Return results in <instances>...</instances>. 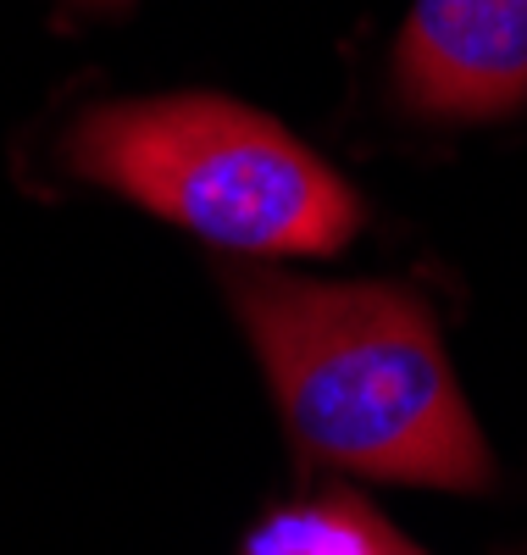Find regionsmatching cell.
Segmentation results:
<instances>
[{
	"label": "cell",
	"instance_id": "6da1fadb",
	"mask_svg": "<svg viewBox=\"0 0 527 555\" xmlns=\"http://www.w3.org/2000/svg\"><path fill=\"white\" fill-rule=\"evenodd\" d=\"M228 295L311 461L427 489L494 478L439 322L411 289L233 272Z\"/></svg>",
	"mask_w": 527,
	"mask_h": 555
},
{
	"label": "cell",
	"instance_id": "7a4b0ae2",
	"mask_svg": "<svg viewBox=\"0 0 527 555\" xmlns=\"http://www.w3.org/2000/svg\"><path fill=\"white\" fill-rule=\"evenodd\" d=\"M89 183L250 256H333L361 228V201L290 128L217 95L123 101L67 133Z\"/></svg>",
	"mask_w": 527,
	"mask_h": 555
},
{
	"label": "cell",
	"instance_id": "3957f363",
	"mask_svg": "<svg viewBox=\"0 0 527 555\" xmlns=\"http://www.w3.org/2000/svg\"><path fill=\"white\" fill-rule=\"evenodd\" d=\"M395 78L416 117H511L527 106V0H416Z\"/></svg>",
	"mask_w": 527,
	"mask_h": 555
},
{
	"label": "cell",
	"instance_id": "277c9868",
	"mask_svg": "<svg viewBox=\"0 0 527 555\" xmlns=\"http://www.w3.org/2000/svg\"><path fill=\"white\" fill-rule=\"evenodd\" d=\"M377 512L356 494H327L295 512H278L256 528L245 555H372Z\"/></svg>",
	"mask_w": 527,
	"mask_h": 555
},
{
	"label": "cell",
	"instance_id": "5b68a950",
	"mask_svg": "<svg viewBox=\"0 0 527 555\" xmlns=\"http://www.w3.org/2000/svg\"><path fill=\"white\" fill-rule=\"evenodd\" d=\"M372 555H422V550H416L411 539H400V533H395L389 522L377 517V533H372Z\"/></svg>",
	"mask_w": 527,
	"mask_h": 555
},
{
	"label": "cell",
	"instance_id": "8992f818",
	"mask_svg": "<svg viewBox=\"0 0 527 555\" xmlns=\"http://www.w3.org/2000/svg\"><path fill=\"white\" fill-rule=\"evenodd\" d=\"M78 7H117V0H78Z\"/></svg>",
	"mask_w": 527,
	"mask_h": 555
}]
</instances>
